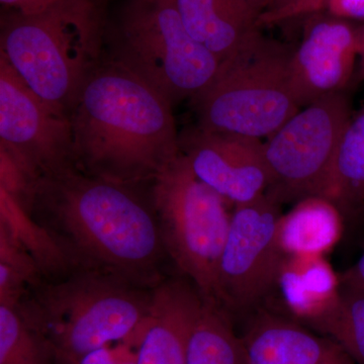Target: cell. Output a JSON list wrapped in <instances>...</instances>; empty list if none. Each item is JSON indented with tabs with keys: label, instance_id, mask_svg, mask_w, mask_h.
I'll list each match as a JSON object with an SVG mask.
<instances>
[{
	"label": "cell",
	"instance_id": "obj_9",
	"mask_svg": "<svg viewBox=\"0 0 364 364\" xmlns=\"http://www.w3.org/2000/svg\"><path fill=\"white\" fill-rule=\"evenodd\" d=\"M280 207L267 193L235 205L217 277V304L231 316L255 312L279 284L289 255Z\"/></svg>",
	"mask_w": 364,
	"mask_h": 364
},
{
	"label": "cell",
	"instance_id": "obj_30",
	"mask_svg": "<svg viewBox=\"0 0 364 364\" xmlns=\"http://www.w3.org/2000/svg\"><path fill=\"white\" fill-rule=\"evenodd\" d=\"M119 364H136V353L133 354H129L128 356H127L126 358L124 359L123 361H122Z\"/></svg>",
	"mask_w": 364,
	"mask_h": 364
},
{
	"label": "cell",
	"instance_id": "obj_8",
	"mask_svg": "<svg viewBox=\"0 0 364 364\" xmlns=\"http://www.w3.org/2000/svg\"><path fill=\"white\" fill-rule=\"evenodd\" d=\"M350 105L344 92L301 107L268 136L264 155L269 171L267 193L280 205L325 198Z\"/></svg>",
	"mask_w": 364,
	"mask_h": 364
},
{
	"label": "cell",
	"instance_id": "obj_18",
	"mask_svg": "<svg viewBox=\"0 0 364 364\" xmlns=\"http://www.w3.org/2000/svg\"><path fill=\"white\" fill-rule=\"evenodd\" d=\"M338 208L322 198H309L296 203L282 215L280 237L289 254L320 252L334 243L339 234Z\"/></svg>",
	"mask_w": 364,
	"mask_h": 364
},
{
	"label": "cell",
	"instance_id": "obj_1",
	"mask_svg": "<svg viewBox=\"0 0 364 364\" xmlns=\"http://www.w3.org/2000/svg\"><path fill=\"white\" fill-rule=\"evenodd\" d=\"M172 109L141 79L102 61L70 114L76 167L122 183L153 181L181 154Z\"/></svg>",
	"mask_w": 364,
	"mask_h": 364
},
{
	"label": "cell",
	"instance_id": "obj_16",
	"mask_svg": "<svg viewBox=\"0 0 364 364\" xmlns=\"http://www.w3.org/2000/svg\"><path fill=\"white\" fill-rule=\"evenodd\" d=\"M325 200L341 214L364 210V107L345 128Z\"/></svg>",
	"mask_w": 364,
	"mask_h": 364
},
{
	"label": "cell",
	"instance_id": "obj_12",
	"mask_svg": "<svg viewBox=\"0 0 364 364\" xmlns=\"http://www.w3.org/2000/svg\"><path fill=\"white\" fill-rule=\"evenodd\" d=\"M181 152L200 181L235 205L267 193L269 171L260 139L193 127L179 135Z\"/></svg>",
	"mask_w": 364,
	"mask_h": 364
},
{
	"label": "cell",
	"instance_id": "obj_10",
	"mask_svg": "<svg viewBox=\"0 0 364 364\" xmlns=\"http://www.w3.org/2000/svg\"><path fill=\"white\" fill-rule=\"evenodd\" d=\"M0 144L38 179L77 168L70 117L38 97L1 55Z\"/></svg>",
	"mask_w": 364,
	"mask_h": 364
},
{
	"label": "cell",
	"instance_id": "obj_2",
	"mask_svg": "<svg viewBox=\"0 0 364 364\" xmlns=\"http://www.w3.org/2000/svg\"><path fill=\"white\" fill-rule=\"evenodd\" d=\"M134 186L71 169L38 181L32 210L105 272L145 284L157 279L165 248L152 200Z\"/></svg>",
	"mask_w": 364,
	"mask_h": 364
},
{
	"label": "cell",
	"instance_id": "obj_17",
	"mask_svg": "<svg viewBox=\"0 0 364 364\" xmlns=\"http://www.w3.org/2000/svg\"><path fill=\"white\" fill-rule=\"evenodd\" d=\"M186 364H248L232 316L214 301L203 299L189 339Z\"/></svg>",
	"mask_w": 364,
	"mask_h": 364
},
{
	"label": "cell",
	"instance_id": "obj_15",
	"mask_svg": "<svg viewBox=\"0 0 364 364\" xmlns=\"http://www.w3.org/2000/svg\"><path fill=\"white\" fill-rule=\"evenodd\" d=\"M182 23L193 39L224 62L261 32L269 0H176Z\"/></svg>",
	"mask_w": 364,
	"mask_h": 364
},
{
	"label": "cell",
	"instance_id": "obj_14",
	"mask_svg": "<svg viewBox=\"0 0 364 364\" xmlns=\"http://www.w3.org/2000/svg\"><path fill=\"white\" fill-rule=\"evenodd\" d=\"M248 364H358L334 340L267 311L241 335Z\"/></svg>",
	"mask_w": 364,
	"mask_h": 364
},
{
	"label": "cell",
	"instance_id": "obj_3",
	"mask_svg": "<svg viewBox=\"0 0 364 364\" xmlns=\"http://www.w3.org/2000/svg\"><path fill=\"white\" fill-rule=\"evenodd\" d=\"M104 0H59L36 14H2L0 55L48 105L70 117L104 61Z\"/></svg>",
	"mask_w": 364,
	"mask_h": 364
},
{
	"label": "cell",
	"instance_id": "obj_29",
	"mask_svg": "<svg viewBox=\"0 0 364 364\" xmlns=\"http://www.w3.org/2000/svg\"><path fill=\"white\" fill-rule=\"evenodd\" d=\"M353 81L356 83L364 82V25L360 26L358 68Z\"/></svg>",
	"mask_w": 364,
	"mask_h": 364
},
{
	"label": "cell",
	"instance_id": "obj_27",
	"mask_svg": "<svg viewBox=\"0 0 364 364\" xmlns=\"http://www.w3.org/2000/svg\"><path fill=\"white\" fill-rule=\"evenodd\" d=\"M107 347L86 356L80 364H119L131 353L129 345L123 350H109Z\"/></svg>",
	"mask_w": 364,
	"mask_h": 364
},
{
	"label": "cell",
	"instance_id": "obj_5",
	"mask_svg": "<svg viewBox=\"0 0 364 364\" xmlns=\"http://www.w3.org/2000/svg\"><path fill=\"white\" fill-rule=\"evenodd\" d=\"M151 294L107 272L79 273L44 287L23 316L54 347L56 363L80 364L114 341L134 347L148 317Z\"/></svg>",
	"mask_w": 364,
	"mask_h": 364
},
{
	"label": "cell",
	"instance_id": "obj_21",
	"mask_svg": "<svg viewBox=\"0 0 364 364\" xmlns=\"http://www.w3.org/2000/svg\"><path fill=\"white\" fill-rule=\"evenodd\" d=\"M49 338L23 316L20 308L0 306V364H54Z\"/></svg>",
	"mask_w": 364,
	"mask_h": 364
},
{
	"label": "cell",
	"instance_id": "obj_11",
	"mask_svg": "<svg viewBox=\"0 0 364 364\" xmlns=\"http://www.w3.org/2000/svg\"><path fill=\"white\" fill-rule=\"evenodd\" d=\"M360 26L327 13L311 14L289 61V85L299 107L344 92L353 82Z\"/></svg>",
	"mask_w": 364,
	"mask_h": 364
},
{
	"label": "cell",
	"instance_id": "obj_6",
	"mask_svg": "<svg viewBox=\"0 0 364 364\" xmlns=\"http://www.w3.org/2000/svg\"><path fill=\"white\" fill-rule=\"evenodd\" d=\"M293 49L258 33L191 100L196 127L260 140L279 130L301 109L289 85Z\"/></svg>",
	"mask_w": 364,
	"mask_h": 364
},
{
	"label": "cell",
	"instance_id": "obj_25",
	"mask_svg": "<svg viewBox=\"0 0 364 364\" xmlns=\"http://www.w3.org/2000/svg\"><path fill=\"white\" fill-rule=\"evenodd\" d=\"M322 13L348 21H364V0H325Z\"/></svg>",
	"mask_w": 364,
	"mask_h": 364
},
{
	"label": "cell",
	"instance_id": "obj_24",
	"mask_svg": "<svg viewBox=\"0 0 364 364\" xmlns=\"http://www.w3.org/2000/svg\"><path fill=\"white\" fill-rule=\"evenodd\" d=\"M26 280L6 265L0 264V306L16 308L21 304Z\"/></svg>",
	"mask_w": 364,
	"mask_h": 364
},
{
	"label": "cell",
	"instance_id": "obj_26",
	"mask_svg": "<svg viewBox=\"0 0 364 364\" xmlns=\"http://www.w3.org/2000/svg\"><path fill=\"white\" fill-rule=\"evenodd\" d=\"M57 1L59 0H0L7 11L21 14L39 13Z\"/></svg>",
	"mask_w": 364,
	"mask_h": 364
},
{
	"label": "cell",
	"instance_id": "obj_7",
	"mask_svg": "<svg viewBox=\"0 0 364 364\" xmlns=\"http://www.w3.org/2000/svg\"><path fill=\"white\" fill-rule=\"evenodd\" d=\"M151 200L165 251L202 296L217 304V277L231 215L181 152L153 178Z\"/></svg>",
	"mask_w": 364,
	"mask_h": 364
},
{
	"label": "cell",
	"instance_id": "obj_23",
	"mask_svg": "<svg viewBox=\"0 0 364 364\" xmlns=\"http://www.w3.org/2000/svg\"><path fill=\"white\" fill-rule=\"evenodd\" d=\"M325 0H269V4L261 16L259 26L294 20L299 16L322 13Z\"/></svg>",
	"mask_w": 364,
	"mask_h": 364
},
{
	"label": "cell",
	"instance_id": "obj_28",
	"mask_svg": "<svg viewBox=\"0 0 364 364\" xmlns=\"http://www.w3.org/2000/svg\"><path fill=\"white\" fill-rule=\"evenodd\" d=\"M342 286L364 291V253L355 265L342 277Z\"/></svg>",
	"mask_w": 364,
	"mask_h": 364
},
{
	"label": "cell",
	"instance_id": "obj_19",
	"mask_svg": "<svg viewBox=\"0 0 364 364\" xmlns=\"http://www.w3.org/2000/svg\"><path fill=\"white\" fill-rule=\"evenodd\" d=\"M306 323L334 340L358 364H364V291L342 286Z\"/></svg>",
	"mask_w": 364,
	"mask_h": 364
},
{
	"label": "cell",
	"instance_id": "obj_20",
	"mask_svg": "<svg viewBox=\"0 0 364 364\" xmlns=\"http://www.w3.org/2000/svg\"><path fill=\"white\" fill-rule=\"evenodd\" d=\"M16 198L0 188V225L6 228L37 261L42 273L65 272L70 257L56 235L33 219Z\"/></svg>",
	"mask_w": 364,
	"mask_h": 364
},
{
	"label": "cell",
	"instance_id": "obj_22",
	"mask_svg": "<svg viewBox=\"0 0 364 364\" xmlns=\"http://www.w3.org/2000/svg\"><path fill=\"white\" fill-rule=\"evenodd\" d=\"M0 264L20 274L28 284H35L42 274L35 258L2 225H0Z\"/></svg>",
	"mask_w": 364,
	"mask_h": 364
},
{
	"label": "cell",
	"instance_id": "obj_13",
	"mask_svg": "<svg viewBox=\"0 0 364 364\" xmlns=\"http://www.w3.org/2000/svg\"><path fill=\"white\" fill-rule=\"evenodd\" d=\"M186 280H169L151 293L148 317L136 336V364H186L189 339L203 304Z\"/></svg>",
	"mask_w": 364,
	"mask_h": 364
},
{
	"label": "cell",
	"instance_id": "obj_4",
	"mask_svg": "<svg viewBox=\"0 0 364 364\" xmlns=\"http://www.w3.org/2000/svg\"><path fill=\"white\" fill-rule=\"evenodd\" d=\"M104 61L141 79L173 107L200 95L222 66L188 32L176 0H126L107 20Z\"/></svg>",
	"mask_w": 364,
	"mask_h": 364
}]
</instances>
